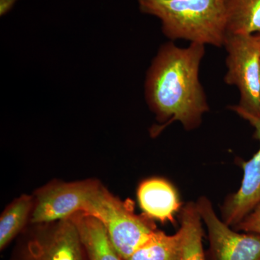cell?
Here are the masks:
<instances>
[{"mask_svg": "<svg viewBox=\"0 0 260 260\" xmlns=\"http://www.w3.org/2000/svg\"><path fill=\"white\" fill-rule=\"evenodd\" d=\"M225 83L237 87L239 104L229 109L239 114L259 116L260 42L256 34L227 35Z\"/></svg>", "mask_w": 260, "mask_h": 260, "instance_id": "4", "label": "cell"}, {"mask_svg": "<svg viewBox=\"0 0 260 260\" xmlns=\"http://www.w3.org/2000/svg\"><path fill=\"white\" fill-rule=\"evenodd\" d=\"M102 184L95 179L64 182L54 181L42 186L34 197L30 223H52L86 213L90 200Z\"/></svg>", "mask_w": 260, "mask_h": 260, "instance_id": "6", "label": "cell"}, {"mask_svg": "<svg viewBox=\"0 0 260 260\" xmlns=\"http://www.w3.org/2000/svg\"><path fill=\"white\" fill-rule=\"evenodd\" d=\"M205 46L190 44L188 47L167 43L159 49L145 80V99L160 125L152 128L155 137L179 121L187 131L201 125L210 107L200 81V67Z\"/></svg>", "mask_w": 260, "mask_h": 260, "instance_id": "1", "label": "cell"}, {"mask_svg": "<svg viewBox=\"0 0 260 260\" xmlns=\"http://www.w3.org/2000/svg\"><path fill=\"white\" fill-rule=\"evenodd\" d=\"M256 35L257 36L258 39H259L260 42V34H256Z\"/></svg>", "mask_w": 260, "mask_h": 260, "instance_id": "17", "label": "cell"}, {"mask_svg": "<svg viewBox=\"0 0 260 260\" xmlns=\"http://www.w3.org/2000/svg\"><path fill=\"white\" fill-rule=\"evenodd\" d=\"M238 115L254 128V137L259 141V148L252 158L241 162L244 175L240 187L226 197L220 207L221 220L232 228L260 205V116L247 114Z\"/></svg>", "mask_w": 260, "mask_h": 260, "instance_id": "8", "label": "cell"}, {"mask_svg": "<svg viewBox=\"0 0 260 260\" xmlns=\"http://www.w3.org/2000/svg\"><path fill=\"white\" fill-rule=\"evenodd\" d=\"M180 245V231L169 235L157 230L125 260H179Z\"/></svg>", "mask_w": 260, "mask_h": 260, "instance_id": "14", "label": "cell"}, {"mask_svg": "<svg viewBox=\"0 0 260 260\" xmlns=\"http://www.w3.org/2000/svg\"><path fill=\"white\" fill-rule=\"evenodd\" d=\"M18 0H0V15H5L10 11Z\"/></svg>", "mask_w": 260, "mask_h": 260, "instance_id": "16", "label": "cell"}, {"mask_svg": "<svg viewBox=\"0 0 260 260\" xmlns=\"http://www.w3.org/2000/svg\"><path fill=\"white\" fill-rule=\"evenodd\" d=\"M32 225L19 239L10 260H89L71 217Z\"/></svg>", "mask_w": 260, "mask_h": 260, "instance_id": "5", "label": "cell"}, {"mask_svg": "<svg viewBox=\"0 0 260 260\" xmlns=\"http://www.w3.org/2000/svg\"><path fill=\"white\" fill-rule=\"evenodd\" d=\"M195 203L208 231L206 260H260L259 234L237 232L228 225L207 197H200Z\"/></svg>", "mask_w": 260, "mask_h": 260, "instance_id": "7", "label": "cell"}, {"mask_svg": "<svg viewBox=\"0 0 260 260\" xmlns=\"http://www.w3.org/2000/svg\"><path fill=\"white\" fill-rule=\"evenodd\" d=\"M140 11L161 21L172 41L223 47L228 35L225 0H138Z\"/></svg>", "mask_w": 260, "mask_h": 260, "instance_id": "2", "label": "cell"}, {"mask_svg": "<svg viewBox=\"0 0 260 260\" xmlns=\"http://www.w3.org/2000/svg\"><path fill=\"white\" fill-rule=\"evenodd\" d=\"M178 217L181 232L179 260H206L203 244V221L196 203L188 202L183 205Z\"/></svg>", "mask_w": 260, "mask_h": 260, "instance_id": "11", "label": "cell"}, {"mask_svg": "<svg viewBox=\"0 0 260 260\" xmlns=\"http://www.w3.org/2000/svg\"><path fill=\"white\" fill-rule=\"evenodd\" d=\"M71 218L78 228L89 260H123L100 220L84 213L75 214Z\"/></svg>", "mask_w": 260, "mask_h": 260, "instance_id": "10", "label": "cell"}, {"mask_svg": "<svg viewBox=\"0 0 260 260\" xmlns=\"http://www.w3.org/2000/svg\"><path fill=\"white\" fill-rule=\"evenodd\" d=\"M85 213L102 222L112 245L123 260L129 257L158 230L153 220L144 214L135 213L132 200L123 201L102 184Z\"/></svg>", "mask_w": 260, "mask_h": 260, "instance_id": "3", "label": "cell"}, {"mask_svg": "<svg viewBox=\"0 0 260 260\" xmlns=\"http://www.w3.org/2000/svg\"><path fill=\"white\" fill-rule=\"evenodd\" d=\"M138 204L143 214L164 224H175V216L182 208L179 191L166 179L149 178L139 184L137 190Z\"/></svg>", "mask_w": 260, "mask_h": 260, "instance_id": "9", "label": "cell"}, {"mask_svg": "<svg viewBox=\"0 0 260 260\" xmlns=\"http://www.w3.org/2000/svg\"><path fill=\"white\" fill-rule=\"evenodd\" d=\"M34 197L22 194L6 207L0 217V249L4 250L30 220Z\"/></svg>", "mask_w": 260, "mask_h": 260, "instance_id": "12", "label": "cell"}, {"mask_svg": "<svg viewBox=\"0 0 260 260\" xmlns=\"http://www.w3.org/2000/svg\"><path fill=\"white\" fill-rule=\"evenodd\" d=\"M232 229L237 232L255 233L260 235V205Z\"/></svg>", "mask_w": 260, "mask_h": 260, "instance_id": "15", "label": "cell"}, {"mask_svg": "<svg viewBox=\"0 0 260 260\" xmlns=\"http://www.w3.org/2000/svg\"><path fill=\"white\" fill-rule=\"evenodd\" d=\"M260 116V95H259V116Z\"/></svg>", "mask_w": 260, "mask_h": 260, "instance_id": "18", "label": "cell"}, {"mask_svg": "<svg viewBox=\"0 0 260 260\" xmlns=\"http://www.w3.org/2000/svg\"><path fill=\"white\" fill-rule=\"evenodd\" d=\"M228 35L260 34V0H225Z\"/></svg>", "mask_w": 260, "mask_h": 260, "instance_id": "13", "label": "cell"}]
</instances>
